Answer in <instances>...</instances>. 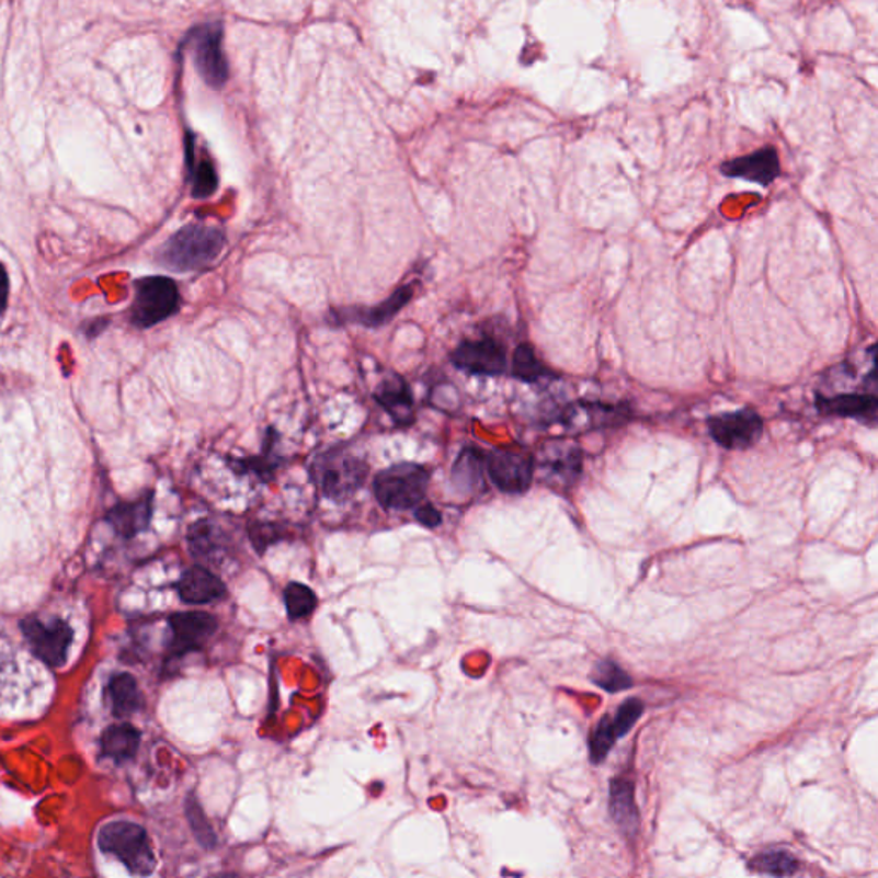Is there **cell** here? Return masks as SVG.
Here are the masks:
<instances>
[{
  "instance_id": "6da1fadb",
  "label": "cell",
  "mask_w": 878,
  "mask_h": 878,
  "mask_svg": "<svg viewBox=\"0 0 878 878\" xmlns=\"http://www.w3.org/2000/svg\"><path fill=\"white\" fill-rule=\"evenodd\" d=\"M227 239L217 225L196 221L185 225L160 249V263L174 272H196L206 269L220 256Z\"/></svg>"
},
{
  "instance_id": "7a4b0ae2",
  "label": "cell",
  "mask_w": 878,
  "mask_h": 878,
  "mask_svg": "<svg viewBox=\"0 0 878 878\" xmlns=\"http://www.w3.org/2000/svg\"><path fill=\"white\" fill-rule=\"evenodd\" d=\"M366 460L352 454L345 446H333L312 460L311 477L316 488L331 501H345L354 497L366 482Z\"/></svg>"
},
{
  "instance_id": "3957f363",
  "label": "cell",
  "mask_w": 878,
  "mask_h": 878,
  "mask_svg": "<svg viewBox=\"0 0 878 878\" xmlns=\"http://www.w3.org/2000/svg\"><path fill=\"white\" fill-rule=\"evenodd\" d=\"M427 486L430 472L422 465L398 464L379 472L373 489L383 509L403 512L422 503Z\"/></svg>"
},
{
  "instance_id": "277c9868",
  "label": "cell",
  "mask_w": 878,
  "mask_h": 878,
  "mask_svg": "<svg viewBox=\"0 0 878 878\" xmlns=\"http://www.w3.org/2000/svg\"><path fill=\"white\" fill-rule=\"evenodd\" d=\"M534 464L544 484L558 492H568L582 477L583 452L573 440L552 437L537 448Z\"/></svg>"
},
{
  "instance_id": "5b68a950",
  "label": "cell",
  "mask_w": 878,
  "mask_h": 878,
  "mask_svg": "<svg viewBox=\"0 0 878 878\" xmlns=\"http://www.w3.org/2000/svg\"><path fill=\"white\" fill-rule=\"evenodd\" d=\"M99 846L121 859L133 874L150 875L157 867L150 837L138 823H106L100 831Z\"/></svg>"
},
{
  "instance_id": "8992f818",
  "label": "cell",
  "mask_w": 878,
  "mask_h": 878,
  "mask_svg": "<svg viewBox=\"0 0 878 878\" xmlns=\"http://www.w3.org/2000/svg\"><path fill=\"white\" fill-rule=\"evenodd\" d=\"M181 306V294L167 276H148L136 282V296L130 321L138 328H151L174 316Z\"/></svg>"
},
{
  "instance_id": "52a82bcc",
  "label": "cell",
  "mask_w": 878,
  "mask_h": 878,
  "mask_svg": "<svg viewBox=\"0 0 878 878\" xmlns=\"http://www.w3.org/2000/svg\"><path fill=\"white\" fill-rule=\"evenodd\" d=\"M631 406L628 403L579 402L567 403L556 409L551 421L563 425L571 434H585L591 431L613 430L631 421Z\"/></svg>"
},
{
  "instance_id": "ba28073f",
  "label": "cell",
  "mask_w": 878,
  "mask_h": 878,
  "mask_svg": "<svg viewBox=\"0 0 878 878\" xmlns=\"http://www.w3.org/2000/svg\"><path fill=\"white\" fill-rule=\"evenodd\" d=\"M705 425L714 442L729 452L753 448L761 442L765 431L764 419L752 407L710 415Z\"/></svg>"
},
{
  "instance_id": "9c48e42d",
  "label": "cell",
  "mask_w": 878,
  "mask_h": 878,
  "mask_svg": "<svg viewBox=\"0 0 878 878\" xmlns=\"http://www.w3.org/2000/svg\"><path fill=\"white\" fill-rule=\"evenodd\" d=\"M486 470L492 484L506 494H524L536 477L534 457L515 448H494L486 457Z\"/></svg>"
},
{
  "instance_id": "30bf717a",
  "label": "cell",
  "mask_w": 878,
  "mask_h": 878,
  "mask_svg": "<svg viewBox=\"0 0 878 878\" xmlns=\"http://www.w3.org/2000/svg\"><path fill=\"white\" fill-rule=\"evenodd\" d=\"M221 39L224 30L218 23L197 26L191 35L197 72L212 88H221L229 79V62L225 57Z\"/></svg>"
},
{
  "instance_id": "8fae6325",
  "label": "cell",
  "mask_w": 878,
  "mask_h": 878,
  "mask_svg": "<svg viewBox=\"0 0 878 878\" xmlns=\"http://www.w3.org/2000/svg\"><path fill=\"white\" fill-rule=\"evenodd\" d=\"M21 631L28 640L33 654L48 666H62L68 659L72 630L62 619H54L47 625L36 618H26L21 622Z\"/></svg>"
},
{
  "instance_id": "7c38bea8",
  "label": "cell",
  "mask_w": 878,
  "mask_h": 878,
  "mask_svg": "<svg viewBox=\"0 0 878 878\" xmlns=\"http://www.w3.org/2000/svg\"><path fill=\"white\" fill-rule=\"evenodd\" d=\"M452 363L457 369L472 376H501L509 370V355L503 343L492 337L481 340H464L452 352Z\"/></svg>"
},
{
  "instance_id": "4fadbf2b",
  "label": "cell",
  "mask_w": 878,
  "mask_h": 878,
  "mask_svg": "<svg viewBox=\"0 0 878 878\" xmlns=\"http://www.w3.org/2000/svg\"><path fill=\"white\" fill-rule=\"evenodd\" d=\"M169 625L172 628L170 650L175 658L202 649L218 630L217 618L202 611L175 613L170 616Z\"/></svg>"
},
{
  "instance_id": "5bb4252c",
  "label": "cell",
  "mask_w": 878,
  "mask_h": 878,
  "mask_svg": "<svg viewBox=\"0 0 878 878\" xmlns=\"http://www.w3.org/2000/svg\"><path fill=\"white\" fill-rule=\"evenodd\" d=\"M816 409L823 418L855 419L875 427L878 419V397L871 391L856 394L816 395Z\"/></svg>"
},
{
  "instance_id": "9a60e30c",
  "label": "cell",
  "mask_w": 878,
  "mask_h": 878,
  "mask_svg": "<svg viewBox=\"0 0 878 878\" xmlns=\"http://www.w3.org/2000/svg\"><path fill=\"white\" fill-rule=\"evenodd\" d=\"M721 174L768 187L780 175L779 153L774 146H764L743 157L726 160L721 166Z\"/></svg>"
},
{
  "instance_id": "2e32d148",
  "label": "cell",
  "mask_w": 878,
  "mask_h": 878,
  "mask_svg": "<svg viewBox=\"0 0 878 878\" xmlns=\"http://www.w3.org/2000/svg\"><path fill=\"white\" fill-rule=\"evenodd\" d=\"M178 592L187 604H208L227 595L225 583L205 567L187 568L178 582Z\"/></svg>"
},
{
  "instance_id": "e0dca14e",
  "label": "cell",
  "mask_w": 878,
  "mask_h": 878,
  "mask_svg": "<svg viewBox=\"0 0 878 878\" xmlns=\"http://www.w3.org/2000/svg\"><path fill=\"white\" fill-rule=\"evenodd\" d=\"M412 297H414V285H403L375 308H352L340 311V321H343V323L345 321H354V323L369 328L385 327V324L390 323L398 312L406 308Z\"/></svg>"
},
{
  "instance_id": "ac0fdd59",
  "label": "cell",
  "mask_w": 878,
  "mask_h": 878,
  "mask_svg": "<svg viewBox=\"0 0 878 878\" xmlns=\"http://www.w3.org/2000/svg\"><path fill=\"white\" fill-rule=\"evenodd\" d=\"M375 398L397 424L407 425L414 421V398L406 379L400 376L385 379L376 390Z\"/></svg>"
},
{
  "instance_id": "d6986e66",
  "label": "cell",
  "mask_w": 878,
  "mask_h": 878,
  "mask_svg": "<svg viewBox=\"0 0 878 878\" xmlns=\"http://www.w3.org/2000/svg\"><path fill=\"white\" fill-rule=\"evenodd\" d=\"M486 455L476 446L461 449L452 470L455 488L465 494H476L484 489Z\"/></svg>"
},
{
  "instance_id": "ffe728a7",
  "label": "cell",
  "mask_w": 878,
  "mask_h": 878,
  "mask_svg": "<svg viewBox=\"0 0 878 878\" xmlns=\"http://www.w3.org/2000/svg\"><path fill=\"white\" fill-rule=\"evenodd\" d=\"M151 500L153 494L146 492L145 497L133 503L117 504L111 513L109 521L114 525L115 531L124 537H133L138 532L145 531L150 524Z\"/></svg>"
},
{
  "instance_id": "44dd1931",
  "label": "cell",
  "mask_w": 878,
  "mask_h": 878,
  "mask_svg": "<svg viewBox=\"0 0 878 878\" xmlns=\"http://www.w3.org/2000/svg\"><path fill=\"white\" fill-rule=\"evenodd\" d=\"M611 816L625 834L634 835L638 828V811L635 805L634 783L615 779L611 784Z\"/></svg>"
},
{
  "instance_id": "7402d4cb",
  "label": "cell",
  "mask_w": 878,
  "mask_h": 878,
  "mask_svg": "<svg viewBox=\"0 0 878 878\" xmlns=\"http://www.w3.org/2000/svg\"><path fill=\"white\" fill-rule=\"evenodd\" d=\"M512 376L518 381L528 383V385L544 381V379L556 381L561 378L558 373L540 361L536 349L532 347L531 343H521L513 352Z\"/></svg>"
},
{
  "instance_id": "603a6c76",
  "label": "cell",
  "mask_w": 878,
  "mask_h": 878,
  "mask_svg": "<svg viewBox=\"0 0 878 878\" xmlns=\"http://www.w3.org/2000/svg\"><path fill=\"white\" fill-rule=\"evenodd\" d=\"M225 534L212 521H197L187 534L191 552L197 560H213L225 551Z\"/></svg>"
},
{
  "instance_id": "cb8c5ba5",
  "label": "cell",
  "mask_w": 878,
  "mask_h": 878,
  "mask_svg": "<svg viewBox=\"0 0 878 878\" xmlns=\"http://www.w3.org/2000/svg\"><path fill=\"white\" fill-rule=\"evenodd\" d=\"M109 694H111L112 712L115 717H129L141 707L138 683L129 673L114 674L109 683Z\"/></svg>"
},
{
  "instance_id": "d4e9b609",
  "label": "cell",
  "mask_w": 878,
  "mask_h": 878,
  "mask_svg": "<svg viewBox=\"0 0 878 878\" xmlns=\"http://www.w3.org/2000/svg\"><path fill=\"white\" fill-rule=\"evenodd\" d=\"M139 738L138 729L130 725L112 726L102 737L103 753L117 762L129 761L138 752Z\"/></svg>"
},
{
  "instance_id": "484cf974",
  "label": "cell",
  "mask_w": 878,
  "mask_h": 878,
  "mask_svg": "<svg viewBox=\"0 0 878 878\" xmlns=\"http://www.w3.org/2000/svg\"><path fill=\"white\" fill-rule=\"evenodd\" d=\"M187 167H190L191 184H193V196L196 199H208L218 187L217 170L208 158L194 157V146L191 139H187Z\"/></svg>"
},
{
  "instance_id": "4316f807",
  "label": "cell",
  "mask_w": 878,
  "mask_h": 878,
  "mask_svg": "<svg viewBox=\"0 0 878 878\" xmlns=\"http://www.w3.org/2000/svg\"><path fill=\"white\" fill-rule=\"evenodd\" d=\"M284 601L290 619H303L306 616H311L316 606H318V597H316L312 589L299 582L288 583L284 591Z\"/></svg>"
},
{
  "instance_id": "83f0119b",
  "label": "cell",
  "mask_w": 878,
  "mask_h": 878,
  "mask_svg": "<svg viewBox=\"0 0 878 878\" xmlns=\"http://www.w3.org/2000/svg\"><path fill=\"white\" fill-rule=\"evenodd\" d=\"M750 867L759 871V874L788 877V875H793L798 870V862H796L795 856L789 855L788 851H765V853L752 859Z\"/></svg>"
},
{
  "instance_id": "f1b7e54d",
  "label": "cell",
  "mask_w": 878,
  "mask_h": 878,
  "mask_svg": "<svg viewBox=\"0 0 878 878\" xmlns=\"http://www.w3.org/2000/svg\"><path fill=\"white\" fill-rule=\"evenodd\" d=\"M592 682H594L598 688L606 689V692H611V694L628 689L631 683H634L631 682V677L628 676L616 662L607 661V659L598 662L597 666H595L594 673H592Z\"/></svg>"
},
{
  "instance_id": "f546056e",
  "label": "cell",
  "mask_w": 878,
  "mask_h": 878,
  "mask_svg": "<svg viewBox=\"0 0 878 878\" xmlns=\"http://www.w3.org/2000/svg\"><path fill=\"white\" fill-rule=\"evenodd\" d=\"M185 817L190 820V825L191 829H193L194 835H196L197 843L202 844L206 850H213V847L217 846V834L213 831L208 819H206L205 811H203L202 805H199V801H197L194 796L187 798V803H185Z\"/></svg>"
},
{
  "instance_id": "4dcf8cb0",
  "label": "cell",
  "mask_w": 878,
  "mask_h": 878,
  "mask_svg": "<svg viewBox=\"0 0 878 878\" xmlns=\"http://www.w3.org/2000/svg\"><path fill=\"white\" fill-rule=\"evenodd\" d=\"M616 737L611 728L609 717H603L598 722L594 733L589 737V753H591V761L594 764H601L606 759L609 750L615 744Z\"/></svg>"
},
{
  "instance_id": "1f68e13d",
  "label": "cell",
  "mask_w": 878,
  "mask_h": 878,
  "mask_svg": "<svg viewBox=\"0 0 878 878\" xmlns=\"http://www.w3.org/2000/svg\"><path fill=\"white\" fill-rule=\"evenodd\" d=\"M642 702L637 700V698H631V700L625 702V704L619 707L616 716L609 717L611 728H613V733H615V737L622 738L625 737V734L630 733L635 722H637L638 719H640V716H642Z\"/></svg>"
},
{
  "instance_id": "d6a6232c",
  "label": "cell",
  "mask_w": 878,
  "mask_h": 878,
  "mask_svg": "<svg viewBox=\"0 0 878 878\" xmlns=\"http://www.w3.org/2000/svg\"><path fill=\"white\" fill-rule=\"evenodd\" d=\"M249 537H251L256 551L263 555L264 549L284 537V528L276 524H260V522H254V524L249 525Z\"/></svg>"
},
{
  "instance_id": "836d02e7",
  "label": "cell",
  "mask_w": 878,
  "mask_h": 878,
  "mask_svg": "<svg viewBox=\"0 0 878 878\" xmlns=\"http://www.w3.org/2000/svg\"><path fill=\"white\" fill-rule=\"evenodd\" d=\"M415 518L424 527L433 528L442 524V513L437 512L433 504H419V506H415Z\"/></svg>"
},
{
  "instance_id": "e575fe53",
  "label": "cell",
  "mask_w": 878,
  "mask_h": 878,
  "mask_svg": "<svg viewBox=\"0 0 878 878\" xmlns=\"http://www.w3.org/2000/svg\"><path fill=\"white\" fill-rule=\"evenodd\" d=\"M9 300V275L4 264L0 263V315L8 308Z\"/></svg>"
}]
</instances>
